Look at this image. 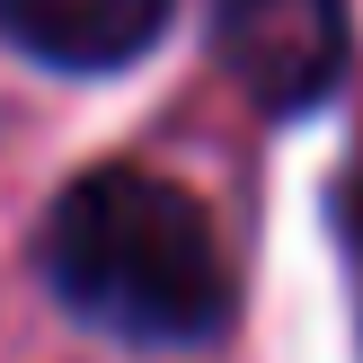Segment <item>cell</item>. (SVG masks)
Returning a JSON list of instances; mask_svg holds the SVG:
<instances>
[{"instance_id":"obj_1","label":"cell","mask_w":363,"mask_h":363,"mask_svg":"<svg viewBox=\"0 0 363 363\" xmlns=\"http://www.w3.org/2000/svg\"><path fill=\"white\" fill-rule=\"evenodd\" d=\"M35 266L71 319L124 346H204L240 301L213 213L177 177L133 160H98L45 204Z\"/></svg>"},{"instance_id":"obj_2","label":"cell","mask_w":363,"mask_h":363,"mask_svg":"<svg viewBox=\"0 0 363 363\" xmlns=\"http://www.w3.org/2000/svg\"><path fill=\"white\" fill-rule=\"evenodd\" d=\"M213 53L266 116H311L354 71L346 0H213Z\"/></svg>"},{"instance_id":"obj_3","label":"cell","mask_w":363,"mask_h":363,"mask_svg":"<svg viewBox=\"0 0 363 363\" xmlns=\"http://www.w3.org/2000/svg\"><path fill=\"white\" fill-rule=\"evenodd\" d=\"M169 9L177 0H0V45L71 80H106L160 45Z\"/></svg>"},{"instance_id":"obj_4","label":"cell","mask_w":363,"mask_h":363,"mask_svg":"<svg viewBox=\"0 0 363 363\" xmlns=\"http://www.w3.org/2000/svg\"><path fill=\"white\" fill-rule=\"evenodd\" d=\"M337 230H346V266H354V284H363V142H354L346 186H337Z\"/></svg>"}]
</instances>
